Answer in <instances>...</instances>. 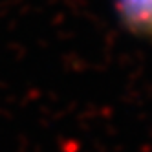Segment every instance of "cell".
<instances>
[{
    "label": "cell",
    "instance_id": "obj_1",
    "mask_svg": "<svg viewBox=\"0 0 152 152\" xmlns=\"http://www.w3.org/2000/svg\"><path fill=\"white\" fill-rule=\"evenodd\" d=\"M115 13L132 35L152 40V0H115Z\"/></svg>",
    "mask_w": 152,
    "mask_h": 152
}]
</instances>
